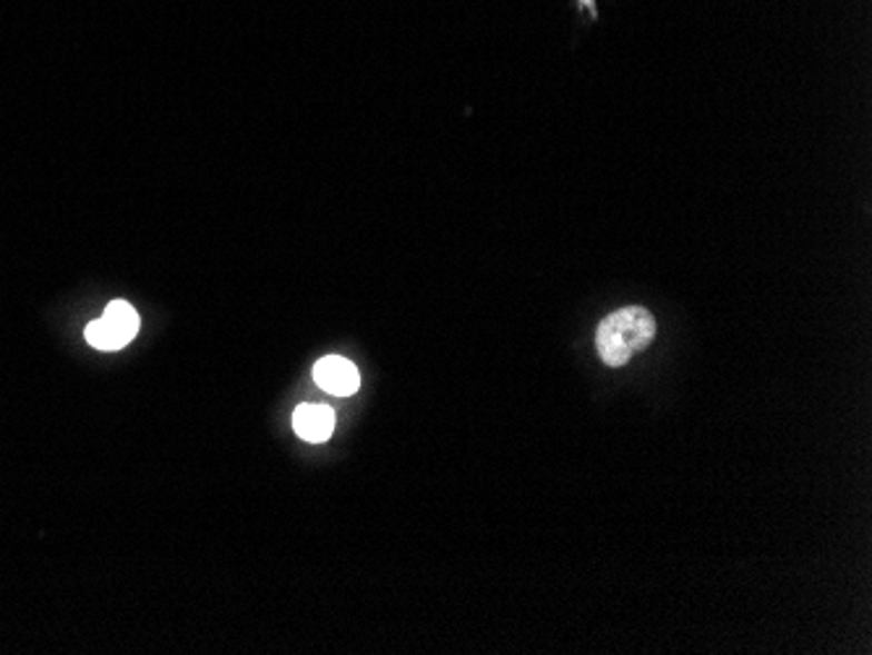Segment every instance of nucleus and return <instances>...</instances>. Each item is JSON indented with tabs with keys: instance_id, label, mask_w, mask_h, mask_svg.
I'll list each match as a JSON object with an SVG mask.
<instances>
[{
	"instance_id": "obj_3",
	"label": "nucleus",
	"mask_w": 872,
	"mask_h": 655,
	"mask_svg": "<svg viewBox=\"0 0 872 655\" xmlns=\"http://www.w3.org/2000/svg\"><path fill=\"white\" fill-rule=\"evenodd\" d=\"M314 381H317V387L329 391V395L348 397V395H356L358 391L360 374L348 358L327 356V358H321L317 366H314Z\"/></svg>"
},
{
	"instance_id": "obj_2",
	"label": "nucleus",
	"mask_w": 872,
	"mask_h": 655,
	"mask_svg": "<svg viewBox=\"0 0 872 655\" xmlns=\"http://www.w3.org/2000/svg\"><path fill=\"white\" fill-rule=\"evenodd\" d=\"M139 333L137 308L126 300H112L100 319L87 327V343L97 350H120Z\"/></svg>"
},
{
	"instance_id": "obj_1",
	"label": "nucleus",
	"mask_w": 872,
	"mask_h": 655,
	"mask_svg": "<svg viewBox=\"0 0 872 655\" xmlns=\"http://www.w3.org/2000/svg\"><path fill=\"white\" fill-rule=\"evenodd\" d=\"M656 337V319L648 308L627 306L601 319L596 329L598 358L606 366H627Z\"/></svg>"
},
{
	"instance_id": "obj_4",
	"label": "nucleus",
	"mask_w": 872,
	"mask_h": 655,
	"mask_svg": "<svg viewBox=\"0 0 872 655\" xmlns=\"http://www.w3.org/2000/svg\"><path fill=\"white\" fill-rule=\"evenodd\" d=\"M293 428H296V434L304 441H327L335 431V410L327 408V405H300V408L293 413Z\"/></svg>"
}]
</instances>
